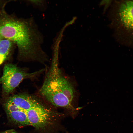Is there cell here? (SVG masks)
Listing matches in <instances>:
<instances>
[{
	"instance_id": "cell-1",
	"label": "cell",
	"mask_w": 133,
	"mask_h": 133,
	"mask_svg": "<svg viewBox=\"0 0 133 133\" xmlns=\"http://www.w3.org/2000/svg\"><path fill=\"white\" fill-rule=\"evenodd\" d=\"M0 34L17 45L22 59L43 64L48 56L42 49L43 36L33 18L26 21L5 16L0 20Z\"/></svg>"
},
{
	"instance_id": "cell-2",
	"label": "cell",
	"mask_w": 133,
	"mask_h": 133,
	"mask_svg": "<svg viewBox=\"0 0 133 133\" xmlns=\"http://www.w3.org/2000/svg\"><path fill=\"white\" fill-rule=\"evenodd\" d=\"M53 53L50 65L38 94L55 106L73 110L71 103L75 93L74 86L59 67L58 49H55Z\"/></svg>"
},
{
	"instance_id": "cell-3",
	"label": "cell",
	"mask_w": 133,
	"mask_h": 133,
	"mask_svg": "<svg viewBox=\"0 0 133 133\" xmlns=\"http://www.w3.org/2000/svg\"><path fill=\"white\" fill-rule=\"evenodd\" d=\"M44 70V69H43L29 73L15 65L5 64L2 75L0 78V83L2 85L3 94L5 96L9 95L23 80L35 79Z\"/></svg>"
},
{
	"instance_id": "cell-4",
	"label": "cell",
	"mask_w": 133,
	"mask_h": 133,
	"mask_svg": "<svg viewBox=\"0 0 133 133\" xmlns=\"http://www.w3.org/2000/svg\"><path fill=\"white\" fill-rule=\"evenodd\" d=\"M6 100L8 101L7 108L11 110L19 109L27 112L42 104L36 96L26 93L10 97Z\"/></svg>"
},
{
	"instance_id": "cell-5",
	"label": "cell",
	"mask_w": 133,
	"mask_h": 133,
	"mask_svg": "<svg viewBox=\"0 0 133 133\" xmlns=\"http://www.w3.org/2000/svg\"><path fill=\"white\" fill-rule=\"evenodd\" d=\"M115 20L112 22L116 23L126 31L133 33V1H126L119 4Z\"/></svg>"
},
{
	"instance_id": "cell-6",
	"label": "cell",
	"mask_w": 133,
	"mask_h": 133,
	"mask_svg": "<svg viewBox=\"0 0 133 133\" xmlns=\"http://www.w3.org/2000/svg\"><path fill=\"white\" fill-rule=\"evenodd\" d=\"M27 114L31 125L37 130L44 129L50 121V113L42 104L29 110Z\"/></svg>"
},
{
	"instance_id": "cell-7",
	"label": "cell",
	"mask_w": 133,
	"mask_h": 133,
	"mask_svg": "<svg viewBox=\"0 0 133 133\" xmlns=\"http://www.w3.org/2000/svg\"><path fill=\"white\" fill-rule=\"evenodd\" d=\"M6 114L8 120L15 125L19 126L31 125L26 111L17 109Z\"/></svg>"
},
{
	"instance_id": "cell-8",
	"label": "cell",
	"mask_w": 133,
	"mask_h": 133,
	"mask_svg": "<svg viewBox=\"0 0 133 133\" xmlns=\"http://www.w3.org/2000/svg\"><path fill=\"white\" fill-rule=\"evenodd\" d=\"M12 42L3 39L0 41V65L7 59L10 51Z\"/></svg>"
},
{
	"instance_id": "cell-9",
	"label": "cell",
	"mask_w": 133,
	"mask_h": 133,
	"mask_svg": "<svg viewBox=\"0 0 133 133\" xmlns=\"http://www.w3.org/2000/svg\"><path fill=\"white\" fill-rule=\"evenodd\" d=\"M0 133H17V132L15 130L11 129L6 130L4 131L0 132Z\"/></svg>"
},
{
	"instance_id": "cell-10",
	"label": "cell",
	"mask_w": 133,
	"mask_h": 133,
	"mask_svg": "<svg viewBox=\"0 0 133 133\" xmlns=\"http://www.w3.org/2000/svg\"><path fill=\"white\" fill-rule=\"evenodd\" d=\"M3 39L4 38L0 34V41Z\"/></svg>"
}]
</instances>
